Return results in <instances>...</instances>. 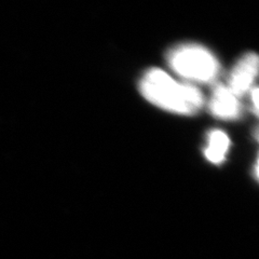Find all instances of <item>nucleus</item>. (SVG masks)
<instances>
[{
  "instance_id": "obj_1",
  "label": "nucleus",
  "mask_w": 259,
  "mask_h": 259,
  "mask_svg": "<svg viewBox=\"0 0 259 259\" xmlns=\"http://www.w3.org/2000/svg\"><path fill=\"white\" fill-rule=\"evenodd\" d=\"M140 91L156 106L181 115H193L203 105V95L198 88L177 82L158 68H152L143 76Z\"/></svg>"
},
{
  "instance_id": "obj_2",
  "label": "nucleus",
  "mask_w": 259,
  "mask_h": 259,
  "mask_svg": "<svg viewBox=\"0 0 259 259\" xmlns=\"http://www.w3.org/2000/svg\"><path fill=\"white\" fill-rule=\"evenodd\" d=\"M167 61L177 75L197 82H212L220 72L217 59L207 49L198 45H184L173 49Z\"/></svg>"
},
{
  "instance_id": "obj_3",
  "label": "nucleus",
  "mask_w": 259,
  "mask_h": 259,
  "mask_svg": "<svg viewBox=\"0 0 259 259\" xmlns=\"http://www.w3.org/2000/svg\"><path fill=\"white\" fill-rule=\"evenodd\" d=\"M257 74L258 56L255 53H247L233 67L227 87L239 99L252 88Z\"/></svg>"
},
{
  "instance_id": "obj_4",
  "label": "nucleus",
  "mask_w": 259,
  "mask_h": 259,
  "mask_svg": "<svg viewBox=\"0 0 259 259\" xmlns=\"http://www.w3.org/2000/svg\"><path fill=\"white\" fill-rule=\"evenodd\" d=\"M208 106L215 117L225 120L236 119L241 112L239 99L224 84L215 87Z\"/></svg>"
},
{
  "instance_id": "obj_5",
  "label": "nucleus",
  "mask_w": 259,
  "mask_h": 259,
  "mask_svg": "<svg viewBox=\"0 0 259 259\" xmlns=\"http://www.w3.org/2000/svg\"><path fill=\"white\" fill-rule=\"evenodd\" d=\"M229 139L222 131H213L208 136V146L205 157L213 163H221L229 148Z\"/></svg>"
},
{
  "instance_id": "obj_6",
  "label": "nucleus",
  "mask_w": 259,
  "mask_h": 259,
  "mask_svg": "<svg viewBox=\"0 0 259 259\" xmlns=\"http://www.w3.org/2000/svg\"><path fill=\"white\" fill-rule=\"evenodd\" d=\"M250 95H252L253 105H254V113H255V115H257V113H258V89L256 87L252 90V93H250Z\"/></svg>"
}]
</instances>
